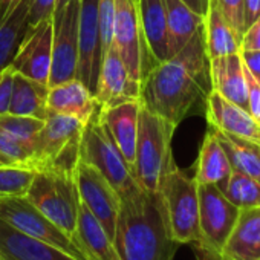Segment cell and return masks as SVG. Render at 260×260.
Segmentation results:
<instances>
[{"instance_id": "5bb4252c", "label": "cell", "mask_w": 260, "mask_h": 260, "mask_svg": "<svg viewBox=\"0 0 260 260\" xmlns=\"http://www.w3.org/2000/svg\"><path fill=\"white\" fill-rule=\"evenodd\" d=\"M52 39H54L52 17L45 19L39 25L31 28L11 63L14 72L22 74L49 87Z\"/></svg>"}, {"instance_id": "7402d4cb", "label": "cell", "mask_w": 260, "mask_h": 260, "mask_svg": "<svg viewBox=\"0 0 260 260\" xmlns=\"http://www.w3.org/2000/svg\"><path fill=\"white\" fill-rule=\"evenodd\" d=\"M144 40L153 58L161 63L172 57L164 0H137Z\"/></svg>"}, {"instance_id": "f546056e", "label": "cell", "mask_w": 260, "mask_h": 260, "mask_svg": "<svg viewBox=\"0 0 260 260\" xmlns=\"http://www.w3.org/2000/svg\"><path fill=\"white\" fill-rule=\"evenodd\" d=\"M222 191L239 210L260 207V182L248 175L233 172Z\"/></svg>"}, {"instance_id": "603a6c76", "label": "cell", "mask_w": 260, "mask_h": 260, "mask_svg": "<svg viewBox=\"0 0 260 260\" xmlns=\"http://www.w3.org/2000/svg\"><path fill=\"white\" fill-rule=\"evenodd\" d=\"M231 173L233 169L226 158V153L222 149L214 130L210 127L199 150L194 181L198 184H214L220 190H223Z\"/></svg>"}, {"instance_id": "8992f818", "label": "cell", "mask_w": 260, "mask_h": 260, "mask_svg": "<svg viewBox=\"0 0 260 260\" xmlns=\"http://www.w3.org/2000/svg\"><path fill=\"white\" fill-rule=\"evenodd\" d=\"M158 193L170 237L178 245L196 248L199 242V196L194 178L173 167L161 181Z\"/></svg>"}, {"instance_id": "d6a6232c", "label": "cell", "mask_w": 260, "mask_h": 260, "mask_svg": "<svg viewBox=\"0 0 260 260\" xmlns=\"http://www.w3.org/2000/svg\"><path fill=\"white\" fill-rule=\"evenodd\" d=\"M0 155L7 158L13 166L34 170L32 152L8 135L4 128H0Z\"/></svg>"}, {"instance_id": "b9f144b4", "label": "cell", "mask_w": 260, "mask_h": 260, "mask_svg": "<svg viewBox=\"0 0 260 260\" xmlns=\"http://www.w3.org/2000/svg\"><path fill=\"white\" fill-rule=\"evenodd\" d=\"M185 5H188L196 14L199 16H205L207 14V10H208V5H210V0H182Z\"/></svg>"}, {"instance_id": "bcb514c9", "label": "cell", "mask_w": 260, "mask_h": 260, "mask_svg": "<svg viewBox=\"0 0 260 260\" xmlns=\"http://www.w3.org/2000/svg\"><path fill=\"white\" fill-rule=\"evenodd\" d=\"M0 260H4V258H2V257H0Z\"/></svg>"}, {"instance_id": "4dcf8cb0", "label": "cell", "mask_w": 260, "mask_h": 260, "mask_svg": "<svg viewBox=\"0 0 260 260\" xmlns=\"http://www.w3.org/2000/svg\"><path fill=\"white\" fill-rule=\"evenodd\" d=\"M45 124V119L14 115V113H2L0 115V128H4L8 135H11L16 141L23 144L32 152L34 141Z\"/></svg>"}, {"instance_id": "f1b7e54d", "label": "cell", "mask_w": 260, "mask_h": 260, "mask_svg": "<svg viewBox=\"0 0 260 260\" xmlns=\"http://www.w3.org/2000/svg\"><path fill=\"white\" fill-rule=\"evenodd\" d=\"M226 153L233 172H239L251 176L260 182V144L243 140L236 135L223 134L220 130L211 127Z\"/></svg>"}, {"instance_id": "1f68e13d", "label": "cell", "mask_w": 260, "mask_h": 260, "mask_svg": "<svg viewBox=\"0 0 260 260\" xmlns=\"http://www.w3.org/2000/svg\"><path fill=\"white\" fill-rule=\"evenodd\" d=\"M34 173L36 172L31 169L0 166V198L25 196L34 178Z\"/></svg>"}, {"instance_id": "4316f807", "label": "cell", "mask_w": 260, "mask_h": 260, "mask_svg": "<svg viewBox=\"0 0 260 260\" xmlns=\"http://www.w3.org/2000/svg\"><path fill=\"white\" fill-rule=\"evenodd\" d=\"M170 54L175 55L204 25V17L196 14L182 0H164Z\"/></svg>"}, {"instance_id": "f6af8a7d", "label": "cell", "mask_w": 260, "mask_h": 260, "mask_svg": "<svg viewBox=\"0 0 260 260\" xmlns=\"http://www.w3.org/2000/svg\"><path fill=\"white\" fill-rule=\"evenodd\" d=\"M202 260H216V258H210V257H202Z\"/></svg>"}, {"instance_id": "60d3db41", "label": "cell", "mask_w": 260, "mask_h": 260, "mask_svg": "<svg viewBox=\"0 0 260 260\" xmlns=\"http://www.w3.org/2000/svg\"><path fill=\"white\" fill-rule=\"evenodd\" d=\"M258 17H260V0H243V26H245V29L249 28Z\"/></svg>"}, {"instance_id": "44dd1931", "label": "cell", "mask_w": 260, "mask_h": 260, "mask_svg": "<svg viewBox=\"0 0 260 260\" xmlns=\"http://www.w3.org/2000/svg\"><path fill=\"white\" fill-rule=\"evenodd\" d=\"M211 90L217 92L225 100L248 110L245 68L240 52L210 60Z\"/></svg>"}, {"instance_id": "484cf974", "label": "cell", "mask_w": 260, "mask_h": 260, "mask_svg": "<svg viewBox=\"0 0 260 260\" xmlns=\"http://www.w3.org/2000/svg\"><path fill=\"white\" fill-rule=\"evenodd\" d=\"M204 37L210 60L240 52V39L228 25L213 0H210L207 14L204 16Z\"/></svg>"}, {"instance_id": "e0dca14e", "label": "cell", "mask_w": 260, "mask_h": 260, "mask_svg": "<svg viewBox=\"0 0 260 260\" xmlns=\"http://www.w3.org/2000/svg\"><path fill=\"white\" fill-rule=\"evenodd\" d=\"M205 104L210 127L260 144V122H257L248 110L225 100L214 90L207 95Z\"/></svg>"}, {"instance_id": "83f0119b", "label": "cell", "mask_w": 260, "mask_h": 260, "mask_svg": "<svg viewBox=\"0 0 260 260\" xmlns=\"http://www.w3.org/2000/svg\"><path fill=\"white\" fill-rule=\"evenodd\" d=\"M48 86H43L22 74L14 72V86L13 96L10 103V113L25 115L39 119H46L48 107H46Z\"/></svg>"}, {"instance_id": "9c48e42d", "label": "cell", "mask_w": 260, "mask_h": 260, "mask_svg": "<svg viewBox=\"0 0 260 260\" xmlns=\"http://www.w3.org/2000/svg\"><path fill=\"white\" fill-rule=\"evenodd\" d=\"M0 220L34 239L46 242L75 260H90L86 251L45 214H42L25 196L0 198Z\"/></svg>"}, {"instance_id": "f35d334b", "label": "cell", "mask_w": 260, "mask_h": 260, "mask_svg": "<svg viewBox=\"0 0 260 260\" xmlns=\"http://www.w3.org/2000/svg\"><path fill=\"white\" fill-rule=\"evenodd\" d=\"M240 51H260V17L245 29L240 39Z\"/></svg>"}, {"instance_id": "e575fe53", "label": "cell", "mask_w": 260, "mask_h": 260, "mask_svg": "<svg viewBox=\"0 0 260 260\" xmlns=\"http://www.w3.org/2000/svg\"><path fill=\"white\" fill-rule=\"evenodd\" d=\"M228 25L233 28L236 36L242 39L245 26H243V0H213Z\"/></svg>"}, {"instance_id": "836d02e7", "label": "cell", "mask_w": 260, "mask_h": 260, "mask_svg": "<svg viewBox=\"0 0 260 260\" xmlns=\"http://www.w3.org/2000/svg\"><path fill=\"white\" fill-rule=\"evenodd\" d=\"M98 31L103 57L113 45V22H115V0H98L96 8Z\"/></svg>"}, {"instance_id": "30bf717a", "label": "cell", "mask_w": 260, "mask_h": 260, "mask_svg": "<svg viewBox=\"0 0 260 260\" xmlns=\"http://www.w3.org/2000/svg\"><path fill=\"white\" fill-rule=\"evenodd\" d=\"M113 46L130 75L138 81L158 64L143 36L137 0H115Z\"/></svg>"}, {"instance_id": "8fae6325", "label": "cell", "mask_w": 260, "mask_h": 260, "mask_svg": "<svg viewBox=\"0 0 260 260\" xmlns=\"http://www.w3.org/2000/svg\"><path fill=\"white\" fill-rule=\"evenodd\" d=\"M74 179L80 202L87 207L106 233L115 239L116 220L121 210V196L118 191L93 166L81 159L75 167Z\"/></svg>"}, {"instance_id": "277c9868", "label": "cell", "mask_w": 260, "mask_h": 260, "mask_svg": "<svg viewBox=\"0 0 260 260\" xmlns=\"http://www.w3.org/2000/svg\"><path fill=\"white\" fill-rule=\"evenodd\" d=\"M25 198L68 237L78 243L77 225L80 198L74 175L39 170L34 173Z\"/></svg>"}, {"instance_id": "ac0fdd59", "label": "cell", "mask_w": 260, "mask_h": 260, "mask_svg": "<svg viewBox=\"0 0 260 260\" xmlns=\"http://www.w3.org/2000/svg\"><path fill=\"white\" fill-rule=\"evenodd\" d=\"M46 107L51 113L68 115L87 124L98 110L93 93L78 78L48 87Z\"/></svg>"}, {"instance_id": "ba28073f", "label": "cell", "mask_w": 260, "mask_h": 260, "mask_svg": "<svg viewBox=\"0 0 260 260\" xmlns=\"http://www.w3.org/2000/svg\"><path fill=\"white\" fill-rule=\"evenodd\" d=\"M199 242L196 251L202 257L219 258L223 243L236 225L240 210L228 201L214 184H198Z\"/></svg>"}, {"instance_id": "4fadbf2b", "label": "cell", "mask_w": 260, "mask_h": 260, "mask_svg": "<svg viewBox=\"0 0 260 260\" xmlns=\"http://www.w3.org/2000/svg\"><path fill=\"white\" fill-rule=\"evenodd\" d=\"M93 96L100 109L141 101V81L130 75L113 45L103 57Z\"/></svg>"}, {"instance_id": "52a82bcc", "label": "cell", "mask_w": 260, "mask_h": 260, "mask_svg": "<svg viewBox=\"0 0 260 260\" xmlns=\"http://www.w3.org/2000/svg\"><path fill=\"white\" fill-rule=\"evenodd\" d=\"M80 159L93 166L112 184L121 199L130 198L143 190L98 119V110L84 125L80 144Z\"/></svg>"}, {"instance_id": "d590c367", "label": "cell", "mask_w": 260, "mask_h": 260, "mask_svg": "<svg viewBox=\"0 0 260 260\" xmlns=\"http://www.w3.org/2000/svg\"><path fill=\"white\" fill-rule=\"evenodd\" d=\"M245 68V66H243ZM245 81H246V103L248 113L260 122V83L251 75V72L245 68Z\"/></svg>"}, {"instance_id": "3957f363", "label": "cell", "mask_w": 260, "mask_h": 260, "mask_svg": "<svg viewBox=\"0 0 260 260\" xmlns=\"http://www.w3.org/2000/svg\"><path fill=\"white\" fill-rule=\"evenodd\" d=\"M175 128L173 122L147 110L141 104L134 176L138 185L147 193H158L164 176L176 167L172 155Z\"/></svg>"}, {"instance_id": "5b68a950", "label": "cell", "mask_w": 260, "mask_h": 260, "mask_svg": "<svg viewBox=\"0 0 260 260\" xmlns=\"http://www.w3.org/2000/svg\"><path fill=\"white\" fill-rule=\"evenodd\" d=\"M84 122L74 116L48 113L32 146L34 170H54L74 175L80 161Z\"/></svg>"}, {"instance_id": "74e56055", "label": "cell", "mask_w": 260, "mask_h": 260, "mask_svg": "<svg viewBox=\"0 0 260 260\" xmlns=\"http://www.w3.org/2000/svg\"><path fill=\"white\" fill-rule=\"evenodd\" d=\"M14 86V69L11 66L0 72V115L7 113L10 109Z\"/></svg>"}, {"instance_id": "9a60e30c", "label": "cell", "mask_w": 260, "mask_h": 260, "mask_svg": "<svg viewBox=\"0 0 260 260\" xmlns=\"http://www.w3.org/2000/svg\"><path fill=\"white\" fill-rule=\"evenodd\" d=\"M98 0H80L78 17V66L77 78L93 93L103 63V51L96 19Z\"/></svg>"}, {"instance_id": "8d00e7d4", "label": "cell", "mask_w": 260, "mask_h": 260, "mask_svg": "<svg viewBox=\"0 0 260 260\" xmlns=\"http://www.w3.org/2000/svg\"><path fill=\"white\" fill-rule=\"evenodd\" d=\"M57 0H29V28H34L42 20L52 17Z\"/></svg>"}, {"instance_id": "7a4b0ae2", "label": "cell", "mask_w": 260, "mask_h": 260, "mask_svg": "<svg viewBox=\"0 0 260 260\" xmlns=\"http://www.w3.org/2000/svg\"><path fill=\"white\" fill-rule=\"evenodd\" d=\"M115 246L122 260H173L178 243L170 237L159 193L144 190L121 199Z\"/></svg>"}, {"instance_id": "6da1fadb", "label": "cell", "mask_w": 260, "mask_h": 260, "mask_svg": "<svg viewBox=\"0 0 260 260\" xmlns=\"http://www.w3.org/2000/svg\"><path fill=\"white\" fill-rule=\"evenodd\" d=\"M211 92L210 58L204 25L169 60L158 63L141 80V104L178 125Z\"/></svg>"}, {"instance_id": "7bdbcfd3", "label": "cell", "mask_w": 260, "mask_h": 260, "mask_svg": "<svg viewBox=\"0 0 260 260\" xmlns=\"http://www.w3.org/2000/svg\"><path fill=\"white\" fill-rule=\"evenodd\" d=\"M72 2V0H57V2H55V11L57 10H63L68 4H71Z\"/></svg>"}, {"instance_id": "ee69618b", "label": "cell", "mask_w": 260, "mask_h": 260, "mask_svg": "<svg viewBox=\"0 0 260 260\" xmlns=\"http://www.w3.org/2000/svg\"><path fill=\"white\" fill-rule=\"evenodd\" d=\"M0 166H13V164H11L7 158H4L2 155H0ZM16 167H17V166H16Z\"/></svg>"}, {"instance_id": "2e32d148", "label": "cell", "mask_w": 260, "mask_h": 260, "mask_svg": "<svg viewBox=\"0 0 260 260\" xmlns=\"http://www.w3.org/2000/svg\"><path fill=\"white\" fill-rule=\"evenodd\" d=\"M140 109L141 101H130L107 109H98V119L132 173L137 155Z\"/></svg>"}, {"instance_id": "7c38bea8", "label": "cell", "mask_w": 260, "mask_h": 260, "mask_svg": "<svg viewBox=\"0 0 260 260\" xmlns=\"http://www.w3.org/2000/svg\"><path fill=\"white\" fill-rule=\"evenodd\" d=\"M78 17L80 0H72L52 14L54 39L49 86L77 78L78 66Z\"/></svg>"}, {"instance_id": "ab89813d", "label": "cell", "mask_w": 260, "mask_h": 260, "mask_svg": "<svg viewBox=\"0 0 260 260\" xmlns=\"http://www.w3.org/2000/svg\"><path fill=\"white\" fill-rule=\"evenodd\" d=\"M243 66L260 83V51H240Z\"/></svg>"}, {"instance_id": "cb8c5ba5", "label": "cell", "mask_w": 260, "mask_h": 260, "mask_svg": "<svg viewBox=\"0 0 260 260\" xmlns=\"http://www.w3.org/2000/svg\"><path fill=\"white\" fill-rule=\"evenodd\" d=\"M77 236L78 243L90 260H122L113 239L106 233L103 225L81 202L78 210Z\"/></svg>"}, {"instance_id": "ffe728a7", "label": "cell", "mask_w": 260, "mask_h": 260, "mask_svg": "<svg viewBox=\"0 0 260 260\" xmlns=\"http://www.w3.org/2000/svg\"><path fill=\"white\" fill-rule=\"evenodd\" d=\"M0 257L4 260H75L55 246L34 239L0 220Z\"/></svg>"}, {"instance_id": "d4e9b609", "label": "cell", "mask_w": 260, "mask_h": 260, "mask_svg": "<svg viewBox=\"0 0 260 260\" xmlns=\"http://www.w3.org/2000/svg\"><path fill=\"white\" fill-rule=\"evenodd\" d=\"M29 0L14 7L0 22V72L11 66L22 42L29 32Z\"/></svg>"}, {"instance_id": "d6986e66", "label": "cell", "mask_w": 260, "mask_h": 260, "mask_svg": "<svg viewBox=\"0 0 260 260\" xmlns=\"http://www.w3.org/2000/svg\"><path fill=\"white\" fill-rule=\"evenodd\" d=\"M217 260H260V207L240 210Z\"/></svg>"}]
</instances>
